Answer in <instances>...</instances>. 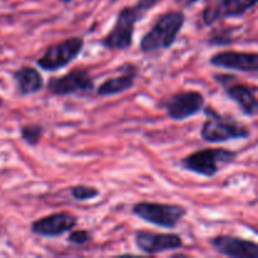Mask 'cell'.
<instances>
[{"instance_id": "cell-1", "label": "cell", "mask_w": 258, "mask_h": 258, "mask_svg": "<svg viewBox=\"0 0 258 258\" xmlns=\"http://www.w3.org/2000/svg\"><path fill=\"white\" fill-rule=\"evenodd\" d=\"M185 14L183 10L173 9L161 13L150 29L141 37L140 48L144 54L168 50L175 44L179 34L185 24Z\"/></svg>"}, {"instance_id": "cell-2", "label": "cell", "mask_w": 258, "mask_h": 258, "mask_svg": "<svg viewBox=\"0 0 258 258\" xmlns=\"http://www.w3.org/2000/svg\"><path fill=\"white\" fill-rule=\"evenodd\" d=\"M203 112L207 117L201 127V138L204 143L223 144L251 138V128L232 116L222 115L212 106H204Z\"/></svg>"}, {"instance_id": "cell-3", "label": "cell", "mask_w": 258, "mask_h": 258, "mask_svg": "<svg viewBox=\"0 0 258 258\" xmlns=\"http://www.w3.org/2000/svg\"><path fill=\"white\" fill-rule=\"evenodd\" d=\"M238 158V153L224 148H206L193 151L180 159L179 165L183 170L204 178H214L226 166L231 165Z\"/></svg>"}, {"instance_id": "cell-4", "label": "cell", "mask_w": 258, "mask_h": 258, "mask_svg": "<svg viewBox=\"0 0 258 258\" xmlns=\"http://www.w3.org/2000/svg\"><path fill=\"white\" fill-rule=\"evenodd\" d=\"M131 213L151 226L173 229L185 218L188 209L180 204L144 201L133 204Z\"/></svg>"}, {"instance_id": "cell-5", "label": "cell", "mask_w": 258, "mask_h": 258, "mask_svg": "<svg viewBox=\"0 0 258 258\" xmlns=\"http://www.w3.org/2000/svg\"><path fill=\"white\" fill-rule=\"evenodd\" d=\"M144 15L145 13L141 12L138 5L123 7L116 15L110 32L100 40V44L107 50H126L131 48L135 35V25L143 19Z\"/></svg>"}, {"instance_id": "cell-6", "label": "cell", "mask_w": 258, "mask_h": 258, "mask_svg": "<svg viewBox=\"0 0 258 258\" xmlns=\"http://www.w3.org/2000/svg\"><path fill=\"white\" fill-rule=\"evenodd\" d=\"M85 48V38L80 35L66 38L48 45L37 59V66L45 72H57L75 62Z\"/></svg>"}, {"instance_id": "cell-7", "label": "cell", "mask_w": 258, "mask_h": 258, "mask_svg": "<svg viewBox=\"0 0 258 258\" xmlns=\"http://www.w3.org/2000/svg\"><path fill=\"white\" fill-rule=\"evenodd\" d=\"M213 80L223 88L227 98L233 101L247 117H254L258 111L257 87L241 82L233 73L213 75Z\"/></svg>"}, {"instance_id": "cell-8", "label": "cell", "mask_w": 258, "mask_h": 258, "mask_svg": "<svg viewBox=\"0 0 258 258\" xmlns=\"http://www.w3.org/2000/svg\"><path fill=\"white\" fill-rule=\"evenodd\" d=\"M44 87H47L49 95L66 97V96L86 95L93 92L96 83L95 78L87 68L76 67L59 77H50Z\"/></svg>"}, {"instance_id": "cell-9", "label": "cell", "mask_w": 258, "mask_h": 258, "mask_svg": "<svg viewBox=\"0 0 258 258\" xmlns=\"http://www.w3.org/2000/svg\"><path fill=\"white\" fill-rule=\"evenodd\" d=\"M206 106V97L196 90L178 91L160 102V107L165 108L166 115L173 121H185L198 115Z\"/></svg>"}, {"instance_id": "cell-10", "label": "cell", "mask_w": 258, "mask_h": 258, "mask_svg": "<svg viewBox=\"0 0 258 258\" xmlns=\"http://www.w3.org/2000/svg\"><path fill=\"white\" fill-rule=\"evenodd\" d=\"M134 243L141 253L154 256L183 248L184 241L178 233H161V232L138 229L134 232Z\"/></svg>"}, {"instance_id": "cell-11", "label": "cell", "mask_w": 258, "mask_h": 258, "mask_svg": "<svg viewBox=\"0 0 258 258\" xmlns=\"http://www.w3.org/2000/svg\"><path fill=\"white\" fill-rule=\"evenodd\" d=\"M78 217L71 212H54L30 223V232L43 238H58L76 228Z\"/></svg>"}, {"instance_id": "cell-12", "label": "cell", "mask_w": 258, "mask_h": 258, "mask_svg": "<svg viewBox=\"0 0 258 258\" xmlns=\"http://www.w3.org/2000/svg\"><path fill=\"white\" fill-rule=\"evenodd\" d=\"M258 0H219L209 3L202 13L204 25L212 27L224 18H241L253 9Z\"/></svg>"}, {"instance_id": "cell-13", "label": "cell", "mask_w": 258, "mask_h": 258, "mask_svg": "<svg viewBox=\"0 0 258 258\" xmlns=\"http://www.w3.org/2000/svg\"><path fill=\"white\" fill-rule=\"evenodd\" d=\"M209 63L213 67L222 70L256 75L258 71V54L256 52L226 49L212 54Z\"/></svg>"}, {"instance_id": "cell-14", "label": "cell", "mask_w": 258, "mask_h": 258, "mask_svg": "<svg viewBox=\"0 0 258 258\" xmlns=\"http://www.w3.org/2000/svg\"><path fill=\"white\" fill-rule=\"evenodd\" d=\"M209 244L221 256L229 258H258V244L254 241L228 234H218L208 239Z\"/></svg>"}, {"instance_id": "cell-15", "label": "cell", "mask_w": 258, "mask_h": 258, "mask_svg": "<svg viewBox=\"0 0 258 258\" xmlns=\"http://www.w3.org/2000/svg\"><path fill=\"white\" fill-rule=\"evenodd\" d=\"M116 77L106 78L95 88L96 95L100 97H112L131 90L135 86L139 76V66L134 63H123L118 66Z\"/></svg>"}, {"instance_id": "cell-16", "label": "cell", "mask_w": 258, "mask_h": 258, "mask_svg": "<svg viewBox=\"0 0 258 258\" xmlns=\"http://www.w3.org/2000/svg\"><path fill=\"white\" fill-rule=\"evenodd\" d=\"M13 78L17 83V92L22 97L37 95L44 88L45 81L42 73L32 66H22L13 72Z\"/></svg>"}, {"instance_id": "cell-17", "label": "cell", "mask_w": 258, "mask_h": 258, "mask_svg": "<svg viewBox=\"0 0 258 258\" xmlns=\"http://www.w3.org/2000/svg\"><path fill=\"white\" fill-rule=\"evenodd\" d=\"M238 30L237 25H223L221 28H216L211 33L208 38V44L214 47H221V45H231L236 42V34L234 33Z\"/></svg>"}, {"instance_id": "cell-18", "label": "cell", "mask_w": 258, "mask_h": 258, "mask_svg": "<svg viewBox=\"0 0 258 258\" xmlns=\"http://www.w3.org/2000/svg\"><path fill=\"white\" fill-rule=\"evenodd\" d=\"M20 138L30 148H37L43 140L45 134V127L42 123H27L20 126Z\"/></svg>"}, {"instance_id": "cell-19", "label": "cell", "mask_w": 258, "mask_h": 258, "mask_svg": "<svg viewBox=\"0 0 258 258\" xmlns=\"http://www.w3.org/2000/svg\"><path fill=\"white\" fill-rule=\"evenodd\" d=\"M68 193H70L71 198L73 201L80 202V203L93 201V199H96L101 194L100 189L96 188V186L83 185V184H77V185L70 186Z\"/></svg>"}, {"instance_id": "cell-20", "label": "cell", "mask_w": 258, "mask_h": 258, "mask_svg": "<svg viewBox=\"0 0 258 258\" xmlns=\"http://www.w3.org/2000/svg\"><path fill=\"white\" fill-rule=\"evenodd\" d=\"M93 241V233L88 229H75L68 232L67 242L72 246H86Z\"/></svg>"}, {"instance_id": "cell-21", "label": "cell", "mask_w": 258, "mask_h": 258, "mask_svg": "<svg viewBox=\"0 0 258 258\" xmlns=\"http://www.w3.org/2000/svg\"><path fill=\"white\" fill-rule=\"evenodd\" d=\"M159 2H161V0H139V3L136 5H138V8L141 12L146 13L148 10L153 9Z\"/></svg>"}, {"instance_id": "cell-22", "label": "cell", "mask_w": 258, "mask_h": 258, "mask_svg": "<svg viewBox=\"0 0 258 258\" xmlns=\"http://www.w3.org/2000/svg\"><path fill=\"white\" fill-rule=\"evenodd\" d=\"M198 2H201V0H175L176 4L180 5L181 8H189Z\"/></svg>"}, {"instance_id": "cell-23", "label": "cell", "mask_w": 258, "mask_h": 258, "mask_svg": "<svg viewBox=\"0 0 258 258\" xmlns=\"http://www.w3.org/2000/svg\"><path fill=\"white\" fill-rule=\"evenodd\" d=\"M60 3H64V4H70V3L75 2V0H59Z\"/></svg>"}, {"instance_id": "cell-24", "label": "cell", "mask_w": 258, "mask_h": 258, "mask_svg": "<svg viewBox=\"0 0 258 258\" xmlns=\"http://www.w3.org/2000/svg\"><path fill=\"white\" fill-rule=\"evenodd\" d=\"M3 106H4V100H3V98L0 97V108H2Z\"/></svg>"}]
</instances>
